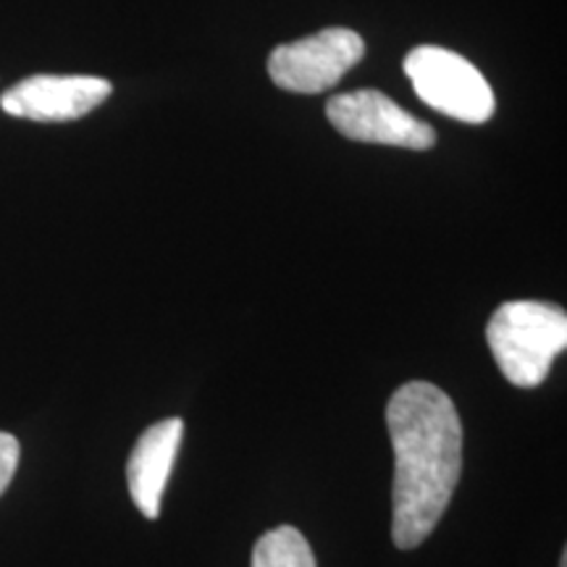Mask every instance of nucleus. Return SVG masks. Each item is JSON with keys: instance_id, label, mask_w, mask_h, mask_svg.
Here are the masks:
<instances>
[{"instance_id": "nucleus-3", "label": "nucleus", "mask_w": 567, "mask_h": 567, "mask_svg": "<svg viewBox=\"0 0 567 567\" xmlns=\"http://www.w3.org/2000/svg\"><path fill=\"white\" fill-rule=\"evenodd\" d=\"M405 74L417 97L444 116L484 124L494 116V92L484 74L463 55L436 45H421L405 59Z\"/></svg>"}, {"instance_id": "nucleus-6", "label": "nucleus", "mask_w": 567, "mask_h": 567, "mask_svg": "<svg viewBox=\"0 0 567 567\" xmlns=\"http://www.w3.org/2000/svg\"><path fill=\"white\" fill-rule=\"evenodd\" d=\"M111 82L97 76H30L3 92L0 105L9 116L30 122H74L95 111L111 95Z\"/></svg>"}, {"instance_id": "nucleus-4", "label": "nucleus", "mask_w": 567, "mask_h": 567, "mask_svg": "<svg viewBox=\"0 0 567 567\" xmlns=\"http://www.w3.org/2000/svg\"><path fill=\"white\" fill-rule=\"evenodd\" d=\"M363 55L365 42L358 32L347 27H331L313 38L276 48L268 55V74L276 87L316 95V92L334 87Z\"/></svg>"}, {"instance_id": "nucleus-5", "label": "nucleus", "mask_w": 567, "mask_h": 567, "mask_svg": "<svg viewBox=\"0 0 567 567\" xmlns=\"http://www.w3.org/2000/svg\"><path fill=\"white\" fill-rule=\"evenodd\" d=\"M326 116L342 137L354 142L408 151H429L436 142V132L429 124L400 109L379 90H358L331 97Z\"/></svg>"}, {"instance_id": "nucleus-8", "label": "nucleus", "mask_w": 567, "mask_h": 567, "mask_svg": "<svg viewBox=\"0 0 567 567\" xmlns=\"http://www.w3.org/2000/svg\"><path fill=\"white\" fill-rule=\"evenodd\" d=\"M252 567H318L313 549L292 526L268 530L258 538L252 551Z\"/></svg>"}, {"instance_id": "nucleus-9", "label": "nucleus", "mask_w": 567, "mask_h": 567, "mask_svg": "<svg viewBox=\"0 0 567 567\" xmlns=\"http://www.w3.org/2000/svg\"><path fill=\"white\" fill-rule=\"evenodd\" d=\"M19 465V442L17 436L0 431V494L6 492L11 484L13 473H17Z\"/></svg>"}, {"instance_id": "nucleus-10", "label": "nucleus", "mask_w": 567, "mask_h": 567, "mask_svg": "<svg viewBox=\"0 0 567 567\" xmlns=\"http://www.w3.org/2000/svg\"><path fill=\"white\" fill-rule=\"evenodd\" d=\"M559 567H567V555H563V559H559Z\"/></svg>"}, {"instance_id": "nucleus-7", "label": "nucleus", "mask_w": 567, "mask_h": 567, "mask_svg": "<svg viewBox=\"0 0 567 567\" xmlns=\"http://www.w3.org/2000/svg\"><path fill=\"white\" fill-rule=\"evenodd\" d=\"M184 434V423L179 417H166V421L153 423L134 444L130 465H126V478H130L132 502L145 517L161 515L163 488L172 476V467L179 452Z\"/></svg>"}, {"instance_id": "nucleus-1", "label": "nucleus", "mask_w": 567, "mask_h": 567, "mask_svg": "<svg viewBox=\"0 0 567 567\" xmlns=\"http://www.w3.org/2000/svg\"><path fill=\"white\" fill-rule=\"evenodd\" d=\"M394 446L392 536L400 549L421 547L463 471V425L452 400L429 381H408L386 405Z\"/></svg>"}, {"instance_id": "nucleus-2", "label": "nucleus", "mask_w": 567, "mask_h": 567, "mask_svg": "<svg viewBox=\"0 0 567 567\" xmlns=\"http://www.w3.org/2000/svg\"><path fill=\"white\" fill-rule=\"evenodd\" d=\"M488 350L509 384L534 389L544 384L551 363L567 347V316L542 300L505 302L486 329Z\"/></svg>"}]
</instances>
